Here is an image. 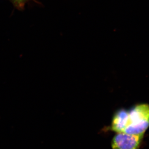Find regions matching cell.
Segmentation results:
<instances>
[{"label": "cell", "instance_id": "6da1fadb", "mask_svg": "<svg viewBox=\"0 0 149 149\" xmlns=\"http://www.w3.org/2000/svg\"><path fill=\"white\" fill-rule=\"evenodd\" d=\"M128 125L124 132L132 135H144L149 127V105L136 104L128 110Z\"/></svg>", "mask_w": 149, "mask_h": 149}, {"label": "cell", "instance_id": "7a4b0ae2", "mask_svg": "<svg viewBox=\"0 0 149 149\" xmlns=\"http://www.w3.org/2000/svg\"><path fill=\"white\" fill-rule=\"evenodd\" d=\"M143 136L117 133L111 140V148L113 149H139Z\"/></svg>", "mask_w": 149, "mask_h": 149}, {"label": "cell", "instance_id": "3957f363", "mask_svg": "<svg viewBox=\"0 0 149 149\" xmlns=\"http://www.w3.org/2000/svg\"><path fill=\"white\" fill-rule=\"evenodd\" d=\"M129 120L128 110L121 108L117 110L113 114L110 130L116 133L124 132L128 125Z\"/></svg>", "mask_w": 149, "mask_h": 149}, {"label": "cell", "instance_id": "277c9868", "mask_svg": "<svg viewBox=\"0 0 149 149\" xmlns=\"http://www.w3.org/2000/svg\"><path fill=\"white\" fill-rule=\"evenodd\" d=\"M28 1V0H11L15 6L19 7H23Z\"/></svg>", "mask_w": 149, "mask_h": 149}]
</instances>
